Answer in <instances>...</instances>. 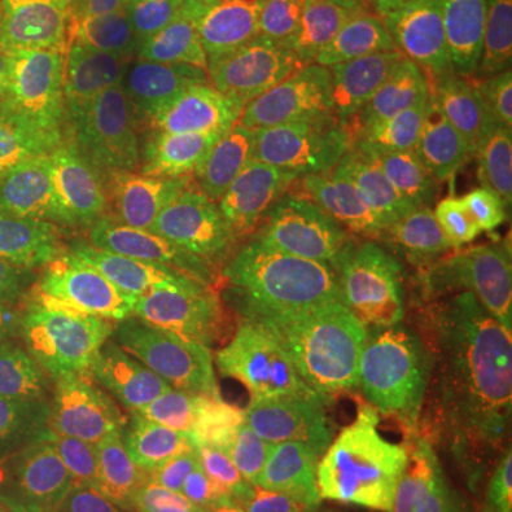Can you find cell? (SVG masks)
Here are the masks:
<instances>
[{
  "mask_svg": "<svg viewBox=\"0 0 512 512\" xmlns=\"http://www.w3.org/2000/svg\"><path fill=\"white\" fill-rule=\"evenodd\" d=\"M134 237L143 245V282L194 348L279 333L276 254L245 168L214 177Z\"/></svg>",
  "mask_w": 512,
  "mask_h": 512,
  "instance_id": "1",
  "label": "cell"
},
{
  "mask_svg": "<svg viewBox=\"0 0 512 512\" xmlns=\"http://www.w3.org/2000/svg\"><path fill=\"white\" fill-rule=\"evenodd\" d=\"M18 143L0 228L46 239L103 268H126L128 123L111 100H37L15 109Z\"/></svg>",
  "mask_w": 512,
  "mask_h": 512,
  "instance_id": "2",
  "label": "cell"
},
{
  "mask_svg": "<svg viewBox=\"0 0 512 512\" xmlns=\"http://www.w3.org/2000/svg\"><path fill=\"white\" fill-rule=\"evenodd\" d=\"M299 461L393 512H453L473 481L436 407L390 362L333 407Z\"/></svg>",
  "mask_w": 512,
  "mask_h": 512,
  "instance_id": "3",
  "label": "cell"
},
{
  "mask_svg": "<svg viewBox=\"0 0 512 512\" xmlns=\"http://www.w3.org/2000/svg\"><path fill=\"white\" fill-rule=\"evenodd\" d=\"M146 49L114 0H0V97L111 100L134 106Z\"/></svg>",
  "mask_w": 512,
  "mask_h": 512,
  "instance_id": "4",
  "label": "cell"
},
{
  "mask_svg": "<svg viewBox=\"0 0 512 512\" xmlns=\"http://www.w3.org/2000/svg\"><path fill=\"white\" fill-rule=\"evenodd\" d=\"M103 359L134 453H183L217 419L211 376L143 279L100 305Z\"/></svg>",
  "mask_w": 512,
  "mask_h": 512,
  "instance_id": "5",
  "label": "cell"
},
{
  "mask_svg": "<svg viewBox=\"0 0 512 512\" xmlns=\"http://www.w3.org/2000/svg\"><path fill=\"white\" fill-rule=\"evenodd\" d=\"M220 436L256 453L299 458L333 407L387 365L384 350L322 356L239 342L211 350Z\"/></svg>",
  "mask_w": 512,
  "mask_h": 512,
  "instance_id": "6",
  "label": "cell"
},
{
  "mask_svg": "<svg viewBox=\"0 0 512 512\" xmlns=\"http://www.w3.org/2000/svg\"><path fill=\"white\" fill-rule=\"evenodd\" d=\"M402 165H419L407 137L379 128L311 126L276 117L256 128L242 168L279 254V248L293 251L299 239L376 174Z\"/></svg>",
  "mask_w": 512,
  "mask_h": 512,
  "instance_id": "7",
  "label": "cell"
},
{
  "mask_svg": "<svg viewBox=\"0 0 512 512\" xmlns=\"http://www.w3.org/2000/svg\"><path fill=\"white\" fill-rule=\"evenodd\" d=\"M487 208L419 165L387 168L293 248L316 265H453L478 242Z\"/></svg>",
  "mask_w": 512,
  "mask_h": 512,
  "instance_id": "8",
  "label": "cell"
},
{
  "mask_svg": "<svg viewBox=\"0 0 512 512\" xmlns=\"http://www.w3.org/2000/svg\"><path fill=\"white\" fill-rule=\"evenodd\" d=\"M97 311L60 316L0 356V421L40 436L134 450L111 393Z\"/></svg>",
  "mask_w": 512,
  "mask_h": 512,
  "instance_id": "9",
  "label": "cell"
},
{
  "mask_svg": "<svg viewBox=\"0 0 512 512\" xmlns=\"http://www.w3.org/2000/svg\"><path fill=\"white\" fill-rule=\"evenodd\" d=\"M365 15L390 43L413 117L512 74V0H441L416 9L367 0Z\"/></svg>",
  "mask_w": 512,
  "mask_h": 512,
  "instance_id": "10",
  "label": "cell"
},
{
  "mask_svg": "<svg viewBox=\"0 0 512 512\" xmlns=\"http://www.w3.org/2000/svg\"><path fill=\"white\" fill-rule=\"evenodd\" d=\"M254 134L256 114L200 103L146 80L128 123L131 234L214 177L242 168Z\"/></svg>",
  "mask_w": 512,
  "mask_h": 512,
  "instance_id": "11",
  "label": "cell"
},
{
  "mask_svg": "<svg viewBox=\"0 0 512 512\" xmlns=\"http://www.w3.org/2000/svg\"><path fill=\"white\" fill-rule=\"evenodd\" d=\"M447 268L308 262L282 305V348L322 356L387 350Z\"/></svg>",
  "mask_w": 512,
  "mask_h": 512,
  "instance_id": "12",
  "label": "cell"
},
{
  "mask_svg": "<svg viewBox=\"0 0 512 512\" xmlns=\"http://www.w3.org/2000/svg\"><path fill=\"white\" fill-rule=\"evenodd\" d=\"M507 259L470 248L427 288L387 345V362L421 402L436 407L458 370L501 322Z\"/></svg>",
  "mask_w": 512,
  "mask_h": 512,
  "instance_id": "13",
  "label": "cell"
},
{
  "mask_svg": "<svg viewBox=\"0 0 512 512\" xmlns=\"http://www.w3.org/2000/svg\"><path fill=\"white\" fill-rule=\"evenodd\" d=\"M274 114L311 126L379 128L407 140L416 128L390 43L367 15L336 52L282 80Z\"/></svg>",
  "mask_w": 512,
  "mask_h": 512,
  "instance_id": "14",
  "label": "cell"
},
{
  "mask_svg": "<svg viewBox=\"0 0 512 512\" xmlns=\"http://www.w3.org/2000/svg\"><path fill=\"white\" fill-rule=\"evenodd\" d=\"M177 478L185 493L248 512H393L299 458L265 456L214 430L180 453Z\"/></svg>",
  "mask_w": 512,
  "mask_h": 512,
  "instance_id": "15",
  "label": "cell"
},
{
  "mask_svg": "<svg viewBox=\"0 0 512 512\" xmlns=\"http://www.w3.org/2000/svg\"><path fill=\"white\" fill-rule=\"evenodd\" d=\"M416 163L481 208L512 197V74L461 103L413 117Z\"/></svg>",
  "mask_w": 512,
  "mask_h": 512,
  "instance_id": "16",
  "label": "cell"
},
{
  "mask_svg": "<svg viewBox=\"0 0 512 512\" xmlns=\"http://www.w3.org/2000/svg\"><path fill=\"white\" fill-rule=\"evenodd\" d=\"M126 507L109 447L0 421V512H117Z\"/></svg>",
  "mask_w": 512,
  "mask_h": 512,
  "instance_id": "17",
  "label": "cell"
},
{
  "mask_svg": "<svg viewBox=\"0 0 512 512\" xmlns=\"http://www.w3.org/2000/svg\"><path fill=\"white\" fill-rule=\"evenodd\" d=\"M126 282L46 239L0 228V356L60 316L97 311Z\"/></svg>",
  "mask_w": 512,
  "mask_h": 512,
  "instance_id": "18",
  "label": "cell"
},
{
  "mask_svg": "<svg viewBox=\"0 0 512 512\" xmlns=\"http://www.w3.org/2000/svg\"><path fill=\"white\" fill-rule=\"evenodd\" d=\"M146 80L191 100L245 114L274 109L282 86L254 18L165 37L148 46Z\"/></svg>",
  "mask_w": 512,
  "mask_h": 512,
  "instance_id": "19",
  "label": "cell"
},
{
  "mask_svg": "<svg viewBox=\"0 0 512 512\" xmlns=\"http://www.w3.org/2000/svg\"><path fill=\"white\" fill-rule=\"evenodd\" d=\"M436 416L470 476L512 456V322H498L458 370Z\"/></svg>",
  "mask_w": 512,
  "mask_h": 512,
  "instance_id": "20",
  "label": "cell"
},
{
  "mask_svg": "<svg viewBox=\"0 0 512 512\" xmlns=\"http://www.w3.org/2000/svg\"><path fill=\"white\" fill-rule=\"evenodd\" d=\"M367 0H293L254 15L256 32L279 77L311 69L359 26Z\"/></svg>",
  "mask_w": 512,
  "mask_h": 512,
  "instance_id": "21",
  "label": "cell"
},
{
  "mask_svg": "<svg viewBox=\"0 0 512 512\" xmlns=\"http://www.w3.org/2000/svg\"><path fill=\"white\" fill-rule=\"evenodd\" d=\"M256 12V0H157L137 18V29L143 37V49H148L165 37L194 35L251 20Z\"/></svg>",
  "mask_w": 512,
  "mask_h": 512,
  "instance_id": "22",
  "label": "cell"
},
{
  "mask_svg": "<svg viewBox=\"0 0 512 512\" xmlns=\"http://www.w3.org/2000/svg\"><path fill=\"white\" fill-rule=\"evenodd\" d=\"M140 507L148 512H248L239 507H225L217 501H208L200 495L185 493L180 484H148L140 490Z\"/></svg>",
  "mask_w": 512,
  "mask_h": 512,
  "instance_id": "23",
  "label": "cell"
},
{
  "mask_svg": "<svg viewBox=\"0 0 512 512\" xmlns=\"http://www.w3.org/2000/svg\"><path fill=\"white\" fill-rule=\"evenodd\" d=\"M476 248L493 256H501V259H512V197L490 208L484 228L478 234Z\"/></svg>",
  "mask_w": 512,
  "mask_h": 512,
  "instance_id": "24",
  "label": "cell"
},
{
  "mask_svg": "<svg viewBox=\"0 0 512 512\" xmlns=\"http://www.w3.org/2000/svg\"><path fill=\"white\" fill-rule=\"evenodd\" d=\"M15 143H18V117H15V109L0 97V194L9 188V180H12Z\"/></svg>",
  "mask_w": 512,
  "mask_h": 512,
  "instance_id": "25",
  "label": "cell"
},
{
  "mask_svg": "<svg viewBox=\"0 0 512 512\" xmlns=\"http://www.w3.org/2000/svg\"><path fill=\"white\" fill-rule=\"evenodd\" d=\"M467 512H512V476L498 481L493 490L481 495Z\"/></svg>",
  "mask_w": 512,
  "mask_h": 512,
  "instance_id": "26",
  "label": "cell"
},
{
  "mask_svg": "<svg viewBox=\"0 0 512 512\" xmlns=\"http://www.w3.org/2000/svg\"><path fill=\"white\" fill-rule=\"evenodd\" d=\"M123 12H126L128 18H134V23H137V18L143 15V12H148L157 0H114Z\"/></svg>",
  "mask_w": 512,
  "mask_h": 512,
  "instance_id": "27",
  "label": "cell"
},
{
  "mask_svg": "<svg viewBox=\"0 0 512 512\" xmlns=\"http://www.w3.org/2000/svg\"><path fill=\"white\" fill-rule=\"evenodd\" d=\"M501 322H512V259H507V288H504Z\"/></svg>",
  "mask_w": 512,
  "mask_h": 512,
  "instance_id": "28",
  "label": "cell"
},
{
  "mask_svg": "<svg viewBox=\"0 0 512 512\" xmlns=\"http://www.w3.org/2000/svg\"><path fill=\"white\" fill-rule=\"evenodd\" d=\"M384 3H396V6H410V9H416V6H433V3H441V0H384Z\"/></svg>",
  "mask_w": 512,
  "mask_h": 512,
  "instance_id": "29",
  "label": "cell"
},
{
  "mask_svg": "<svg viewBox=\"0 0 512 512\" xmlns=\"http://www.w3.org/2000/svg\"><path fill=\"white\" fill-rule=\"evenodd\" d=\"M282 3H293V0H256L259 9H271V6H282Z\"/></svg>",
  "mask_w": 512,
  "mask_h": 512,
  "instance_id": "30",
  "label": "cell"
},
{
  "mask_svg": "<svg viewBox=\"0 0 512 512\" xmlns=\"http://www.w3.org/2000/svg\"><path fill=\"white\" fill-rule=\"evenodd\" d=\"M117 512H148L146 507H140V504H126V507H120Z\"/></svg>",
  "mask_w": 512,
  "mask_h": 512,
  "instance_id": "31",
  "label": "cell"
}]
</instances>
